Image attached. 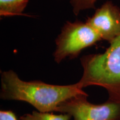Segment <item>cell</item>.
Segmentation results:
<instances>
[{"instance_id": "7a4b0ae2", "label": "cell", "mask_w": 120, "mask_h": 120, "mask_svg": "<svg viewBox=\"0 0 120 120\" xmlns=\"http://www.w3.org/2000/svg\"><path fill=\"white\" fill-rule=\"evenodd\" d=\"M109 43L103 53L81 58L83 73L79 82L83 88L103 87L109 94L108 100L120 102V35Z\"/></svg>"}, {"instance_id": "3957f363", "label": "cell", "mask_w": 120, "mask_h": 120, "mask_svg": "<svg viewBox=\"0 0 120 120\" xmlns=\"http://www.w3.org/2000/svg\"><path fill=\"white\" fill-rule=\"evenodd\" d=\"M101 40L98 33L86 22L67 21L55 40L54 61L60 64L67 58H76L83 49Z\"/></svg>"}, {"instance_id": "8992f818", "label": "cell", "mask_w": 120, "mask_h": 120, "mask_svg": "<svg viewBox=\"0 0 120 120\" xmlns=\"http://www.w3.org/2000/svg\"><path fill=\"white\" fill-rule=\"evenodd\" d=\"M30 0H0L1 16L21 15L26 9Z\"/></svg>"}, {"instance_id": "5b68a950", "label": "cell", "mask_w": 120, "mask_h": 120, "mask_svg": "<svg viewBox=\"0 0 120 120\" xmlns=\"http://www.w3.org/2000/svg\"><path fill=\"white\" fill-rule=\"evenodd\" d=\"M86 22L102 40L109 43L120 35V9L112 1H106L87 18Z\"/></svg>"}, {"instance_id": "6da1fadb", "label": "cell", "mask_w": 120, "mask_h": 120, "mask_svg": "<svg viewBox=\"0 0 120 120\" xmlns=\"http://www.w3.org/2000/svg\"><path fill=\"white\" fill-rule=\"evenodd\" d=\"M82 85H52L40 80L26 81L12 70L1 72L0 98L4 100L23 101L42 112H57L61 103L78 95L88 94Z\"/></svg>"}, {"instance_id": "52a82bcc", "label": "cell", "mask_w": 120, "mask_h": 120, "mask_svg": "<svg viewBox=\"0 0 120 120\" xmlns=\"http://www.w3.org/2000/svg\"><path fill=\"white\" fill-rule=\"evenodd\" d=\"M72 117L66 113L55 115L51 112H42L34 111L20 117V120H70Z\"/></svg>"}, {"instance_id": "ba28073f", "label": "cell", "mask_w": 120, "mask_h": 120, "mask_svg": "<svg viewBox=\"0 0 120 120\" xmlns=\"http://www.w3.org/2000/svg\"><path fill=\"white\" fill-rule=\"evenodd\" d=\"M97 0H70L73 13L78 16L81 12L95 8Z\"/></svg>"}, {"instance_id": "9c48e42d", "label": "cell", "mask_w": 120, "mask_h": 120, "mask_svg": "<svg viewBox=\"0 0 120 120\" xmlns=\"http://www.w3.org/2000/svg\"><path fill=\"white\" fill-rule=\"evenodd\" d=\"M0 120H18L14 112L12 111H0Z\"/></svg>"}, {"instance_id": "277c9868", "label": "cell", "mask_w": 120, "mask_h": 120, "mask_svg": "<svg viewBox=\"0 0 120 120\" xmlns=\"http://www.w3.org/2000/svg\"><path fill=\"white\" fill-rule=\"evenodd\" d=\"M88 95H78L64 102L57 112L66 113L73 120H120V102L108 100L101 104H94Z\"/></svg>"}]
</instances>
